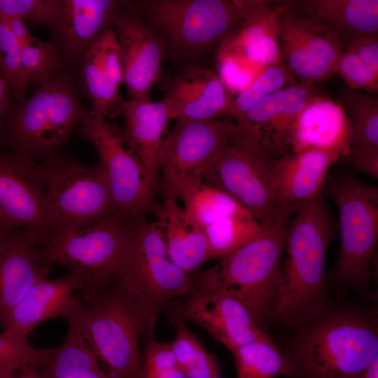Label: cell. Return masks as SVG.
Instances as JSON below:
<instances>
[{"mask_svg":"<svg viewBox=\"0 0 378 378\" xmlns=\"http://www.w3.org/2000/svg\"><path fill=\"white\" fill-rule=\"evenodd\" d=\"M143 216L114 211L83 227L55 228L41 245L43 257L50 265L65 267L77 279L80 298L88 300L121 279Z\"/></svg>","mask_w":378,"mask_h":378,"instance_id":"cell-2","label":"cell"},{"mask_svg":"<svg viewBox=\"0 0 378 378\" xmlns=\"http://www.w3.org/2000/svg\"><path fill=\"white\" fill-rule=\"evenodd\" d=\"M46 238L24 229L0 236V326L4 329L15 307L49 274L51 265L41 251Z\"/></svg>","mask_w":378,"mask_h":378,"instance_id":"cell-17","label":"cell"},{"mask_svg":"<svg viewBox=\"0 0 378 378\" xmlns=\"http://www.w3.org/2000/svg\"><path fill=\"white\" fill-rule=\"evenodd\" d=\"M20 371V375L19 378H51L43 370L31 365L22 368Z\"/></svg>","mask_w":378,"mask_h":378,"instance_id":"cell-49","label":"cell"},{"mask_svg":"<svg viewBox=\"0 0 378 378\" xmlns=\"http://www.w3.org/2000/svg\"><path fill=\"white\" fill-rule=\"evenodd\" d=\"M76 290L78 283L70 274L38 282L13 310L4 331L27 339L41 323L57 316L65 318L78 302V298L74 295Z\"/></svg>","mask_w":378,"mask_h":378,"instance_id":"cell-27","label":"cell"},{"mask_svg":"<svg viewBox=\"0 0 378 378\" xmlns=\"http://www.w3.org/2000/svg\"><path fill=\"white\" fill-rule=\"evenodd\" d=\"M279 44L286 70L302 81L314 83L334 74L343 52L333 31L289 9L279 21Z\"/></svg>","mask_w":378,"mask_h":378,"instance_id":"cell-15","label":"cell"},{"mask_svg":"<svg viewBox=\"0 0 378 378\" xmlns=\"http://www.w3.org/2000/svg\"><path fill=\"white\" fill-rule=\"evenodd\" d=\"M119 281L148 332L153 330L161 308L173 298L188 295L193 286L190 275L169 259L157 222H148L145 216L135 228Z\"/></svg>","mask_w":378,"mask_h":378,"instance_id":"cell-9","label":"cell"},{"mask_svg":"<svg viewBox=\"0 0 378 378\" xmlns=\"http://www.w3.org/2000/svg\"><path fill=\"white\" fill-rule=\"evenodd\" d=\"M170 345L177 366L186 378H220L217 358L186 326H178Z\"/></svg>","mask_w":378,"mask_h":378,"instance_id":"cell-33","label":"cell"},{"mask_svg":"<svg viewBox=\"0 0 378 378\" xmlns=\"http://www.w3.org/2000/svg\"><path fill=\"white\" fill-rule=\"evenodd\" d=\"M232 118L200 120H177L158 155L164 197H173L183 182L200 178L203 168L237 131Z\"/></svg>","mask_w":378,"mask_h":378,"instance_id":"cell-13","label":"cell"},{"mask_svg":"<svg viewBox=\"0 0 378 378\" xmlns=\"http://www.w3.org/2000/svg\"><path fill=\"white\" fill-rule=\"evenodd\" d=\"M118 0H62L57 19L50 30L64 72L76 80L83 59L94 40L112 27L122 8Z\"/></svg>","mask_w":378,"mask_h":378,"instance_id":"cell-16","label":"cell"},{"mask_svg":"<svg viewBox=\"0 0 378 378\" xmlns=\"http://www.w3.org/2000/svg\"><path fill=\"white\" fill-rule=\"evenodd\" d=\"M115 33L128 99L150 94L161 80L164 49L157 36L124 4L114 18Z\"/></svg>","mask_w":378,"mask_h":378,"instance_id":"cell-18","label":"cell"},{"mask_svg":"<svg viewBox=\"0 0 378 378\" xmlns=\"http://www.w3.org/2000/svg\"><path fill=\"white\" fill-rule=\"evenodd\" d=\"M62 6V0H0V17L27 21L50 30Z\"/></svg>","mask_w":378,"mask_h":378,"instance_id":"cell-39","label":"cell"},{"mask_svg":"<svg viewBox=\"0 0 378 378\" xmlns=\"http://www.w3.org/2000/svg\"><path fill=\"white\" fill-rule=\"evenodd\" d=\"M288 10L282 1L251 0L245 18L220 43L217 56L232 57L262 69L283 64L279 21Z\"/></svg>","mask_w":378,"mask_h":378,"instance_id":"cell-20","label":"cell"},{"mask_svg":"<svg viewBox=\"0 0 378 378\" xmlns=\"http://www.w3.org/2000/svg\"><path fill=\"white\" fill-rule=\"evenodd\" d=\"M290 80V74L283 64L268 66L263 69L255 81L246 90L237 94L230 116L236 122L242 120L247 111L263 97L281 89Z\"/></svg>","mask_w":378,"mask_h":378,"instance_id":"cell-38","label":"cell"},{"mask_svg":"<svg viewBox=\"0 0 378 378\" xmlns=\"http://www.w3.org/2000/svg\"><path fill=\"white\" fill-rule=\"evenodd\" d=\"M78 87L76 80L65 72L39 84L31 97L13 104L0 142L41 162L61 154L88 113Z\"/></svg>","mask_w":378,"mask_h":378,"instance_id":"cell-5","label":"cell"},{"mask_svg":"<svg viewBox=\"0 0 378 378\" xmlns=\"http://www.w3.org/2000/svg\"><path fill=\"white\" fill-rule=\"evenodd\" d=\"M21 59L29 84L48 82L64 72L60 56L50 40L21 46Z\"/></svg>","mask_w":378,"mask_h":378,"instance_id":"cell-36","label":"cell"},{"mask_svg":"<svg viewBox=\"0 0 378 378\" xmlns=\"http://www.w3.org/2000/svg\"><path fill=\"white\" fill-rule=\"evenodd\" d=\"M349 127V151L342 159L357 170L378 176V99L349 89L340 104Z\"/></svg>","mask_w":378,"mask_h":378,"instance_id":"cell-29","label":"cell"},{"mask_svg":"<svg viewBox=\"0 0 378 378\" xmlns=\"http://www.w3.org/2000/svg\"><path fill=\"white\" fill-rule=\"evenodd\" d=\"M27 365H29V364L20 359L10 358L5 360L0 363V378H13L16 370H20Z\"/></svg>","mask_w":378,"mask_h":378,"instance_id":"cell-48","label":"cell"},{"mask_svg":"<svg viewBox=\"0 0 378 378\" xmlns=\"http://www.w3.org/2000/svg\"><path fill=\"white\" fill-rule=\"evenodd\" d=\"M0 66L16 102L27 99L29 85L22 67L21 46L6 24L0 20Z\"/></svg>","mask_w":378,"mask_h":378,"instance_id":"cell-37","label":"cell"},{"mask_svg":"<svg viewBox=\"0 0 378 378\" xmlns=\"http://www.w3.org/2000/svg\"><path fill=\"white\" fill-rule=\"evenodd\" d=\"M184 314L230 351L257 340H271L239 300L224 292L198 286Z\"/></svg>","mask_w":378,"mask_h":378,"instance_id":"cell-19","label":"cell"},{"mask_svg":"<svg viewBox=\"0 0 378 378\" xmlns=\"http://www.w3.org/2000/svg\"><path fill=\"white\" fill-rule=\"evenodd\" d=\"M340 158L336 152L318 149L282 158L274 185L278 211L294 214L301 206L323 195L328 170Z\"/></svg>","mask_w":378,"mask_h":378,"instance_id":"cell-23","label":"cell"},{"mask_svg":"<svg viewBox=\"0 0 378 378\" xmlns=\"http://www.w3.org/2000/svg\"><path fill=\"white\" fill-rule=\"evenodd\" d=\"M237 125V131L203 168L200 178L231 196L261 225H268L281 212L274 192L282 158L276 154L280 150L258 127Z\"/></svg>","mask_w":378,"mask_h":378,"instance_id":"cell-4","label":"cell"},{"mask_svg":"<svg viewBox=\"0 0 378 378\" xmlns=\"http://www.w3.org/2000/svg\"><path fill=\"white\" fill-rule=\"evenodd\" d=\"M173 197L183 202L186 214L202 228L225 218L251 214L228 194L201 178L181 183Z\"/></svg>","mask_w":378,"mask_h":378,"instance_id":"cell-31","label":"cell"},{"mask_svg":"<svg viewBox=\"0 0 378 378\" xmlns=\"http://www.w3.org/2000/svg\"><path fill=\"white\" fill-rule=\"evenodd\" d=\"M286 145L293 154L318 149L344 158L349 151V127L342 106L321 96L312 99L291 126Z\"/></svg>","mask_w":378,"mask_h":378,"instance_id":"cell-24","label":"cell"},{"mask_svg":"<svg viewBox=\"0 0 378 378\" xmlns=\"http://www.w3.org/2000/svg\"><path fill=\"white\" fill-rule=\"evenodd\" d=\"M347 50L354 52L375 74L378 75V35L357 38L348 44Z\"/></svg>","mask_w":378,"mask_h":378,"instance_id":"cell-45","label":"cell"},{"mask_svg":"<svg viewBox=\"0 0 378 378\" xmlns=\"http://www.w3.org/2000/svg\"><path fill=\"white\" fill-rule=\"evenodd\" d=\"M53 228L87 225L115 211L108 181L99 164L88 167L61 153L41 163Z\"/></svg>","mask_w":378,"mask_h":378,"instance_id":"cell-10","label":"cell"},{"mask_svg":"<svg viewBox=\"0 0 378 378\" xmlns=\"http://www.w3.org/2000/svg\"><path fill=\"white\" fill-rule=\"evenodd\" d=\"M293 356L307 378H357L378 356L377 321L355 312L319 315L299 334Z\"/></svg>","mask_w":378,"mask_h":378,"instance_id":"cell-6","label":"cell"},{"mask_svg":"<svg viewBox=\"0 0 378 378\" xmlns=\"http://www.w3.org/2000/svg\"><path fill=\"white\" fill-rule=\"evenodd\" d=\"M237 378L297 377L299 373L291 360L272 340H257L230 351Z\"/></svg>","mask_w":378,"mask_h":378,"instance_id":"cell-32","label":"cell"},{"mask_svg":"<svg viewBox=\"0 0 378 378\" xmlns=\"http://www.w3.org/2000/svg\"><path fill=\"white\" fill-rule=\"evenodd\" d=\"M155 216L169 259L189 274L211 260L204 229L194 222L174 197H164Z\"/></svg>","mask_w":378,"mask_h":378,"instance_id":"cell-28","label":"cell"},{"mask_svg":"<svg viewBox=\"0 0 378 378\" xmlns=\"http://www.w3.org/2000/svg\"><path fill=\"white\" fill-rule=\"evenodd\" d=\"M335 74L342 78L350 90L365 91L370 94L378 92V75L349 50L341 55L335 65Z\"/></svg>","mask_w":378,"mask_h":378,"instance_id":"cell-40","label":"cell"},{"mask_svg":"<svg viewBox=\"0 0 378 378\" xmlns=\"http://www.w3.org/2000/svg\"><path fill=\"white\" fill-rule=\"evenodd\" d=\"M163 89L170 120H211L230 115L234 95L214 71L200 67L185 70L166 80Z\"/></svg>","mask_w":378,"mask_h":378,"instance_id":"cell-21","label":"cell"},{"mask_svg":"<svg viewBox=\"0 0 378 378\" xmlns=\"http://www.w3.org/2000/svg\"><path fill=\"white\" fill-rule=\"evenodd\" d=\"M143 378H186L178 369L170 343L151 340L142 363Z\"/></svg>","mask_w":378,"mask_h":378,"instance_id":"cell-41","label":"cell"},{"mask_svg":"<svg viewBox=\"0 0 378 378\" xmlns=\"http://www.w3.org/2000/svg\"><path fill=\"white\" fill-rule=\"evenodd\" d=\"M289 10L333 31L348 44L378 33L377 0L282 1Z\"/></svg>","mask_w":378,"mask_h":378,"instance_id":"cell-26","label":"cell"},{"mask_svg":"<svg viewBox=\"0 0 378 378\" xmlns=\"http://www.w3.org/2000/svg\"><path fill=\"white\" fill-rule=\"evenodd\" d=\"M357 378H378V356L370 363Z\"/></svg>","mask_w":378,"mask_h":378,"instance_id":"cell-50","label":"cell"},{"mask_svg":"<svg viewBox=\"0 0 378 378\" xmlns=\"http://www.w3.org/2000/svg\"><path fill=\"white\" fill-rule=\"evenodd\" d=\"M0 20L6 24L20 46L33 44L39 40L30 33L24 21L21 20L0 17Z\"/></svg>","mask_w":378,"mask_h":378,"instance_id":"cell-46","label":"cell"},{"mask_svg":"<svg viewBox=\"0 0 378 378\" xmlns=\"http://www.w3.org/2000/svg\"><path fill=\"white\" fill-rule=\"evenodd\" d=\"M78 134L97 153L115 211L128 216L146 213L155 216L160 204L155 200V191L124 130L105 118L88 113L78 126Z\"/></svg>","mask_w":378,"mask_h":378,"instance_id":"cell-12","label":"cell"},{"mask_svg":"<svg viewBox=\"0 0 378 378\" xmlns=\"http://www.w3.org/2000/svg\"><path fill=\"white\" fill-rule=\"evenodd\" d=\"M218 74L225 87L233 94L248 88L263 69L229 57L217 56Z\"/></svg>","mask_w":378,"mask_h":378,"instance_id":"cell-42","label":"cell"},{"mask_svg":"<svg viewBox=\"0 0 378 378\" xmlns=\"http://www.w3.org/2000/svg\"><path fill=\"white\" fill-rule=\"evenodd\" d=\"M76 80L91 102L90 115L107 120L121 114L124 100L119 88L123 83V75L112 27L101 34L90 46Z\"/></svg>","mask_w":378,"mask_h":378,"instance_id":"cell-22","label":"cell"},{"mask_svg":"<svg viewBox=\"0 0 378 378\" xmlns=\"http://www.w3.org/2000/svg\"><path fill=\"white\" fill-rule=\"evenodd\" d=\"M13 229H18V228H14L9 225H8L6 223H5L3 220L0 218V236L6 232L8 230H13Z\"/></svg>","mask_w":378,"mask_h":378,"instance_id":"cell-51","label":"cell"},{"mask_svg":"<svg viewBox=\"0 0 378 378\" xmlns=\"http://www.w3.org/2000/svg\"><path fill=\"white\" fill-rule=\"evenodd\" d=\"M121 114L125 134L156 192L160 183L158 155L170 120L167 108L162 101L153 102L147 94L124 100Z\"/></svg>","mask_w":378,"mask_h":378,"instance_id":"cell-25","label":"cell"},{"mask_svg":"<svg viewBox=\"0 0 378 378\" xmlns=\"http://www.w3.org/2000/svg\"><path fill=\"white\" fill-rule=\"evenodd\" d=\"M74 313L99 359L120 378H143L139 337L144 329L134 301L120 281L88 300Z\"/></svg>","mask_w":378,"mask_h":378,"instance_id":"cell-8","label":"cell"},{"mask_svg":"<svg viewBox=\"0 0 378 378\" xmlns=\"http://www.w3.org/2000/svg\"><path fill=\"white\" fill-rule=\"evenodd\" d=\"M0 73L3 75L1 66H0Z\"/></svg>","mask_w":378,"mask_h":378,"instance_id":"cell-52","label":"cell"},{"mask_svg":"<svg viewBox=\"0 0 378 378\" xmlns=\"http://www.w3.org/2000/svg\"><path fill=\"white\" fill-rule=\"evenodd\" d=\"M323 192L339 211L341 248L337 276L343 282L363 285L368 279L378 240V189L347 176L328 181Z\"/></svg>","mask_w":378,"mask_h":378,"instance_id":"cell-11","label":"cell"},{"mask_svg":"<svg viewBox=\"0 0 378 378\" xmlns=\"http://www.w3.org/2000/svg\"><path fill=\"white\" fill-rule=\"evenodd\" d=\"M251 214L230 216L204 227L211 259H223L257 236L263 228Z\"/></svg>","mask_w":378,"mask_h":378,"instance_id":"cell-34","label":"cell"},{"mask_svg":"<svg viewBox=\"0 0 378 378\" xmlns=\"http://www.w3.org/2000/svg\"><path fill=\"white\" fill-rule=\"evenodd\" d=\"M49 349H36L27 339L13 336L6 331L0 334V363L10 358L22 360L41 368Z\"/></svg>","mask_w":378,"mask_h":378,"instance_id":"cell-43","label":"cell"},{"mask_svg":"<svg viewBox=\"0 0 378 378\" xmlns=\"http://www.w3.org/2000/svg\"><path fill=\"white\" fill-rule=\"evenodd\" d=\"M284 89L277 90L258 100L237 123L246 122L258 127L264 134L270 131L279 113Z\"/></svg>","mask_w":378,"mask_h":378,"instance_id":"cell-44","label":"cell"},{"mask_svg":"<svg viewBox=\"0 0 378 378\" xmlns=\"http://www.w3.org/2000/svg\"><path fill=\"white\" fill-rule=\"evenodd\" d=\"M295 214L286 228V260L272 312L290 323L310 322L323 309L326 253L335 224L323 194Z\"/></svg>","mask_w":378,"mask_h":378,"instance_id":"cell-1","label":"cell"},{"mask_svg":"<svg viewBox=\"0 0 378 378\" xmlns=\"http://www.w3.org/2000/svg\"><path fill=\"white\" fill-rule=\"evenodd\" d=\"M13 99L15 98L12 91L0 73V140L4 130L7 115L15 103Z\"/></svg>","mask_w":378,"mask_h":378,"instance_id":"cell-47","label":"cell"},{"mask_svg":"<svg viewBox=\"0 0 378 378\" xmlns=\"http://www.w3.org/2000/svg\"><path fill=\"white\" fill-rule=\"evenodd\" d=\"M0 218L14 228L44 237L53 228L40 163L1 148Z\"/></svg>","mask_w":378,"mask_h":378,"instance_id":"cell-14","label":"cell"},{"mask_svg":"<svg viewBox=\"0 0 378 378\" xmlns=\"http://www.w3.org/2000/svg\"><path fill=\"white\" fill-rule=\"evenodd\" d=\"M74 309L64 318L68 323L65 340L59 347L49 349L40 370L51 378H120L101 369Z\"/></svg>","mask_w":378,"mask_h":378,"instance_id":"cell-30","label":"cell"},{"mask_svg":"<svg viewBox=\"0 0 378 378\" xmlns=\"http://www.w3.org/2000/svg\"><path fill=\"white\" fill-rule=\"evenodd\" d=\"M292 214L281 212L251 240L200 273L199 286L232 296L261 322L276 301L281 278L286 228Z\"/></svg>","mask_w":378,"mask_h":378,"instance_id":"cell-7","label":"cell"},{"mask_svg":"<svg viewBox=\"0 0 378 378\" xmlns=\"http://www.w3.org/2000/svg\"><path fill=\"white\" fill-rule=\"evenodd\" d=\"M319 96L314 83L301 81L284 89L277 117L269 132L270 140L280 150L284 146L286 136L298 116L307 104Z\"/></svg>","mask_w":378,"mask_h":378,"instance_id":"cell-35","label":"cell"},{"mask_svg":"<svg viewBox=\"0 0 378 378\" xmlns=\"http://www.w3.org/2000/svg\"><path fill=\"white\" fill-rule=\"evenodd\" d=\"M124 6L139 17L176 59L200 57L237 27L251 0H133Z\"/></svg>","mask_w":378,"mask_h":378,"instance_id":"cell-3","label":"cell"}]
</instances>
